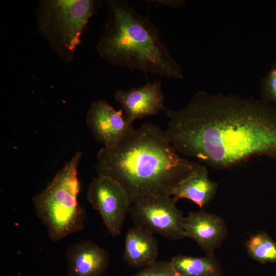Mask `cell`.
Instances as JSON below:
<instances>
[{
  "instance_id": "obj_1",
  "label": "cell",
  "mask_w": 276,
  "mask_h": 276,
  "mask_svg": "<svg viewBox=\"0 0 276 276\" xmlns=\"http://www.w3.org/2000/svg\"><path fill=\"white\" fill-rule=\"evenodd\" d=\"M164 110L180 155L219 170L256 155L276 158V108L260 99L199 91L182 109Z\"/></svg>"
},
{
  "instance_id": "obj_2",
  "label": "cell",
  "mask_w": 276,
  "mask_h": 276,
  "mask_svg": "<svg viewBox=\"0 0 276 276\" xmlns=\"http://www.w3.org/2000/svg\"><path fill=\"white\" fill-rule=\"evenodd\" d=\"M197 164L176 151L165 130L145 123L116 146L101 148L96 171L120 183L131 203L148 196L170 195Z\"/></svg>"
},
{
  "instance_id": "obj_3",
  "label": "cell",
  "mask_w": 276,
  "mask_h": 276,
  "mask_svg": "<svg viewBox=\"0 0 276 276\" xmlns=\"http://www.w3.org/2000/svg\"><path fill=\"white\" fill-rule=\"evenodd\" d=\"M107 16L96 50L114 66L173 79H182L181 66L162 41L158 28L125 1H106Z\"/></svg>"
},
{
  "instance_id": "obj_4",
  "label": "cell",
  "mask_w": 276,
  "mask_h": 276,
  "mask_svg": "<svg viewBox=\"0 0 276 276\" xmlns=\"http://www.w3.org/2000/svg\"><path fill=\"white\" fill-rule=\"evenodd\" d=\"M82 155L80 151L76 152L48 186L32 199L35 213L53 242L84 229L86 213L78 201L77 170Z\"/></svg>"
},
{
  "instance_id": "obj_5",
  "label": "cell",
  "mask_w": 276,
  "mask_h": 276,
  "mask_svg": "<svg viewBox=\"0 0 276 276\" xmlns=\"http://www.w3.org/2000/svg\"><path fill=\"white\" fill-rule=\"evenodd\" d=\"M92 0H42L36 9L39 33L64 61L71 62L81 35L94 14Z\"/></svg>"
},
{
  "instance_id": "obj_6",
  "label": "cell",
  "mask_w": 276,
  "mask_h": 276,
  "mask_svg": "<svg viewBox=\"0 0 276 276\" xmlns=\"http://www.w3.org/2000/svg\"><path fill=\"white\" fill-rule=\"evenodd\" d=\"M170 195H152L131 203L129 213L134 225L171 240L184 238L185 216Z\"/></svg>"
},
{
  "instance_id": "obj_7",
  "label": "cell",
  "mask_w": 276,
  "mask_h": 276,
  "mask_svg": "<svg viewBox=\"0 0 276 276\" xmlns=\"http://www.w3.org/2000/svg\"><path fill=\"white\" fill-rule=\"evenodd\" d=\"M86 197L101 216L108 233L113 237L119 235L131 205L127 193L120 183L97 175L88 187Z\"/></svg>"
},
{
  "instance_id": "obj_8",
  "label": "cell",
  "mask_w": 276,
  "mask_h": 276,
  "mask_svg": "<svg viewBox=\"0 0 276 276\" xmlns=\"http://www.w3.org/2000/svg\"><path fill=\"white\" fill-rule=\"evenodd\" d=\"M86 120L95 139L105 148L116 146L135 129L127 121L122 109H115L105 99L90 104Z\"/></svg>"
},
{
  "instance_id": "obj_9",
  "label": "cell",
  "mask_w": 276,
  "mask_h": 276,
  "mask_svg": "<svg viewBox=\"0 0 276 276\" xmlns=\"http://www.w3.org/2000/svg\"><path fill=\"white\" fill-rule=\"evenodd\" d=\"M114 98L121 105L127 121L131 124L137 119L155 115L166 108L160 81H149L128 90H117Z\"/></svg>"
},
{
  "instance_id": "obj_10",
  "label": "cell",
  "mask_w": 276,
  "mask_h": 276,
  "mask_svg": "<svg viewBox=\"0 0 276 276\" xmlns=\"http://www.w3.org/2000/svg\"><path fill=\"white\" fill-rule=\"evenodd\" d=\"M183 227L184 238L193 240L208 256H214L227 234L220 216L203 210L189 212L185 217Z\"/></svg>"
},
{
  "instance_id": "obj_11",
  "label": "cell",
  "mask_w": 276,
  "mask_h": 276,
  "mask_svg": "<svg viewBox=\"0 0 276 276\" xmlns=\"http://www.w3.org/2000/svg\"><path fill=\"white\" fill-rule=\"evenodd\" d=\"M68 276H104L110 262V255L91 240H83L66 250Z\"/></svg>"
},
{
  "instance_id": "obj_12",
  "label": "cell",
  "mask_w": 276,
  "mask_h": 276,
  "mask_svg": "<svg viewBox=\"0 0 276 276\" xmlns=\"http://www.w3.org/2000/svg\"><path fill=\"white\" fill-rule=\"evenodd\" d=\"M158 243L154 234L134 225L127 232L123 259L133 268H144L156 262Z\"/></svg>"
},
{
  "instance_id": "obj_13",
  "label": "cell",
  "mask_w": 276,
  "mask_h": 276,
  "mask_svg": "<svg viewBox=\"0 0 276 276\" xmlns=\"http://www.w3.org/2000/svg\"><path fill=\"white\" fill-rule=\"evenodd\" d=\"M217 183L212 180L206 168L198 163L193 170L173 188L170 195L176 201L187 199L202 208L214 198Z\"/></svg>"
},
{
  "instance_id": "obj_14",
  "label": "cell",
  "mask_w": 276,
  "mask_h": 276,
  "mask_svg": "<svg viewBox=\"0 0 276 276\" xmlns=\"http://www.w3.org/2000/svg\"><path fill=\"white\" fill-rule=\"evenodd\" d=\"M170 263L179 276H221L222 268L214 256L194 257L179 254Z\"/></svg>"
},
{
  "instance_id": "obj_15",
  "label": "cell",
  "mask_w": 276,
  "mask_h": 276,
  "mask_svg": "<svg viewBox=\"0 0 276 276\" xmlns=\"http://www.w3.org/2000/svg\"><path fill=\"white\" fill-rule=\"evenodd\" d=\"M247 252L261 264L276 263V241L265 231L251 235L246 241Z\"/></svg>"
},
{
  "instance_id": "obj_16",
  "label": "cell",
  "mask_w": 276,
  "mask_h": 276,
  "mask_svg": "<svg viewBox=\"0 0 276 276\" xmlns=\"http://www.w3.org/2000/svg\"><path fill=\"white\" fill-rule=\"evenodd\" d=\"M260 99L276 108V62L273 63L260 83Z\"/></svg>"
},
{
  "instance_id": "obj_17",
  "label": "cell",
  "mask_w": 276,
  "mask_h": 276,
  "mask_svg": "<svg viewBox=\"0 0 276 276\" xmlns=\"http://www.w3.org/2000/svg\"><path fill=\"white\" fill-rule=\"evenodd\" d=\"M131 276H179L170 261H156Z\"/></svg>"
},
{
  "instance_id": "obj_18",
  "label": "cell",
  "mask_w": 276,
  "mask_h": 276,
  "mask_svg": "<svg viewBox=\"0 0 276 276\" xmlns=\"http://www.w3.org/2000/svg\"><path fill=\"white\" fill-rule=\"evenodd\" d=\"M155 3H157L159 5L165 6L169 7L170 8H179L183 6L185 4V1H171V0H158L154 1Z\"/></svg>"
},
{
  "instance_id": "obj_19",
  "label": "cell",
  "mask_w": 276,
  "mask_h": 276,
  "mask_svg": "<svg viewBox=\"0 0 276 276\" xmlns=\"http://www.w3.org/2000/svg\"><path fill=\"white\" fill-rule=\"evenodd\" d=\"M275 276H276V268H275Z\"/></svg>"
}]
</instances>
